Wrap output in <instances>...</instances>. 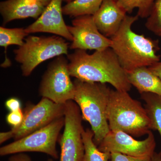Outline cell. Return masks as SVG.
<instances>
[{"mask_svg":"<svg viewBox=\"0 0 161 161\" xmlns=\"http://www.w3.org/2000/svg\"><path fill=\"white\" fill-rule=\"evenodd\" d=\"M64 124V116L60 117L25 137L1 147L0 155L4 156L20 153L40 152L57 159L59 155L57 143Z\"/></svg>","mask_w":161,"mask_h":161,"instance_id":"6","label":"cell"},{"mask_svg":"<svg viewBox=\"0 0 161 161\" xmlns=\"http://www.w3.org/2000/svg\"><path fill=\"white\" fill-rule=\"evenodd\" d=\"M141 98L145 102L152 130L158 131L161 138V95L147 92L141 94Z\"/></svg>","mask_w":161,"mask_h":161,"instance_id":"17","label":"cell"},{"mask_svg":"<svg viewBox=\"0 0 161 161\" xmlns=\"http://www.w3.org/2000/svg\"><path fill=\"white\" fill-rule=\"evenodd\" d=\"M109 161H151V157H135L119 153L113 152L111 153Z\"/></svg>","mask_w":161,"mask_h":161,"instance_id":"23","label":"cell"},{"mask_svg":"<svg viewBox=\"0 0 161 161\" xmlns=\"http://www.w3.org/2000/svg\"><path fill=\"white\" fill-rule=\"evenodd\" d=\"M70 77L68 58L64 55L56 57L42 76L39 87L40 95L61 104L74 100L75 87Z\"/></svg>","mask_w":161,"mask_h":161,"instance_id":"7","label":"cell"},{"mask_svg":"<svg viewBox=\"0 0 161 161\" xmlns=\"http://www.w3.org/2000/svg\"><path fill=\"white\" fill-rule=\"evenodd\" d=\"M13 133L11 130L6 132H2L0 133V144H2L10 139L13 138Z\"/></svg>","mask_w":161,"mask_h":161,"instance_id":"27","label":"cell"},{"mask_svg":"<svg viewBox=\"0 0 161 161\" xmlns=\"http://www.w3.org/2000/svg\"><path fill=\"white\" fill-rule=\"evenodd\" d=\"M104 0H73L62 8L63 14L71 17L94 15Z\"/></svg>","mask_w":161,"mask_h":161,"instance_id":"16","label":"cell"},{"mask_svg":"<svg viewBox=\"0 0 161 161\" xmlns=\"http://www.w3.org/2000/svg\"><path fill=\"white\" fill-rule=\"evenodd\" d=\"M67 58L71 77L85 82L109 83L118 91L129 92L132 88L126 72L111 47L92 54L76 49Z\"/></svg>","mask_w":161,"mask_h":161,"instance_id":"1","label":"cell"},{"mask_svg":"<svg viewBox=\"0 0 161 161\" xmlns=\"http://www.w3.org/2000/svg\"><path fill=\"white\" fill-rule=\"evenodd\" d=\"M128 80L140 94L154 93L161 95V80L149 69L148 67H142L126 72Z\"/></svg>","mask_w":161,"mask_h":161,"instance_id":"15","label":"cell"},{"mask_svg":"<svg viewBox=\"0 0 161 161\" xmlns=\"http://www.w3.org/2000/svg\"><path fill=\"white\" fill-rule=\"evenodd\" d=\"M65 124L63 134L59 137V161H82L85 150L82 132L83 119L80 108L74 101L65 103Z\"/></svg>","mask_w":161,"mask_h":161,"instance_id":"8","label":"cell"},{"mask_svg":"<svg viewBox=\"0 0 161 161\" xmlns=\"http://www.w3.org/2000/svg\"><path fill=\"white\" fill-rule=\"evenodd\" d=\"M8 161H32V160L27 154L24 153H20L12 154L9 158Z\"/></svg>","mask_w":161,"mask_h":161,"instance_id":"25","label":"cell"},{"mask_svg":"<svg viewBox=\"0 0 161 161\" xmlns=\"http://www.w3.org/2000/svg\"><path fill=\"white\" fill-rule=\"evenodd\" d=\"M127 15L111 40L110 47L116 55L126 72L142 67H150L160 61L157 54L160 50L158 41L136 33L132 26L139 19Z\"/></svg>","mask_w":161,"mask_h":161,"instance_id":"2","label":"cell"},{"mask_svg":"<svg viewBox=\"0 0 161 161\" xmlns=\"http://www.w3.org/2000/svg\"><path fill=\"white\" fill-rule=\"evenodd\" d=\"M107 117L111 131H122L138 137L147 135L152 130L145 108L128 92L112 90Z\"/></svg>","mask_w":161,"mask_h":161,"instance_id":"4","label":"cell"},{"mask_svg":"<svg viewBox=\"0 0 161 161\" xmlns=\"http://www.w3.org/2000/svg\"><path fill=\"white\" fill-rule=\"evenodd\" d=\"M28 35L25 28H8L3 26L0 27V46L4 47L6 54V60L2 64L3 67H8L11 64L10 60L6 57L7 47L12 45L22 46L25 38Z\"/></svg>","mask_w":161,"mask_h":161,"instance_id":"18","label":"cell"},{"mask_svg":"<svg viewBox=\"0 0 161 161\" xmlns=\"http://www.w3.org/2000/svg\"><path fill=\"white\" fill-rule=\"evenodd\" d=\"M82 136L85 150L82 161H109L111 153L98 149L93 141L94 133L92 129L84 130Z\"/></svg>","mask_w":161,"mask_h":161,"instance_id":"19","label":"cell"},{"mask_svg":"<svg viewBox=\"0 0 161 161\" xmlns=\"http://www.w3.org/2000/svg\"><path fill=\"white\" fill-rule=\"evenodd\" d=\"M24 118V112L22 109L14 112H10L6 116L7 123L12 126V129L19 126L23 122Z\"/></svg>","mask_w":161,"mask_h":161,"instance_id":"22","label":"cell"},{"mask_svg":"<svg viewBox=\"0 0 161 161\" xmlns=\"http://www.w3.org/2000/svg\"><path fill=\"white\" fill-rule=\"evenodd\" d=\"M69 43L59 36H28L24 43L14 50L15 60L21 64L22 75L28 77L43 61L61 55H68Z\"/></svg>","mask_w":161,"mask_h":161,"instance_id":"5","label":"cell"},{"mask_svg":"<svg viewBox=\"0 0 161 161\" xmlns=\"http://www.w3.org/2000/svg\"><path fill=\"white\" fill-rule=\"evenodd\" d=\"M72 1H73V0H64V1H65L67 3H69V2H71Z\"/></svg>","mask_w":161,"mask_h":161,"instance_id":"30","label":"cell"},{"mask_svg":"<svg viewBox=\"0 0 161 161\" xmlns=\"http://www.w3.org/2000/svg\"><path fill=\"white\" fill-rule=\"evenodd\" d=\"M46 6L40 0H6L0 3L3 25L12 21L32 18L37 19Z\"/></svg>","mask_w":161,"mask_h":161,"instance_id":"14","label":"cell"},{"mask_svg":"<svg viewBox=\"0 0 161 161\" xmlns=\"http://www.w3.org/2000/svg\"><path fill=\"white\" fill-rule=\"evenodd\" d=\"M74 101L80 108L82 119L94 132L93 141L98 147L110 131L107 110L111 91L107 84L88 82L76 79Z\"/></svg>","mask_w":161,"mask_h":161,"instance_id":"3","label":"cell"},{"mask_svg":"<svg viewBox=\"0 0 161 161\" xmlns=\"http://www.w3.org/2000/svg\"><path fill=\"white\" fill-rule=\"evenodd\" d=\"M149 69L161 80V61L148 67Z\"/></svg>","mask_w":161,"mask_h":161,"instance_id":"26","label":"cell"},{"mask_svg":"<svg viewBox=\"0 0 161 161\" xmlns=\"http://www.w3.org/2000/svg\"><path fill=\"white\" fill-rule=\"evenodd\" d=\"M40 1L44 6H47L49 4L52 0H40Z\"/></svg>","mask_w":161,"mask_h":161,"instance_id":"29","label":"cell"},{"mask_svg":"<svg viewBox=\"0 0 161 161\" xmlns=\"http://www.w3.org/2000/svg\"><path fill=\"white\" fill-rule=\"evenodd\" d=\"M147 135L144 140L138 141L125 132L110 130L98 147L103 152L119 153L135 157H152L155 152V138L151 131Z\"/></svg>","mask_w":161,"mask_h":161,"instance_id":"10","label":"cell"},{"mask_svg":"<svg viewBox=\"0 0 161 161\" xmlns=\"http://www.w3.org/2000/svg\"><path fill=\"white\" fill-rule=\"evenodd\" d=\"M5 106L10 112L21 109V102L17 98H11L7 99L5 103Z\"/></svg>","mask_w":161,"mask_h":161,"instance_id":"24","label":"cell"},{"mask_svg":"<svg viewBox=\"0 0 161 161\" xmlns=\"http://www.w3.org/2000/svg\"><path fill=\"white\" fill-rule=\"evenodd\" d=\"M127 14L115 0H104L93 17L99 31L110 38L118 31Z\"/></svg>","mask_w":161,"mask_h":161,"instance_id":"13","label":"cell"},{"mask_svg":"<svg viewBox=\"0 0 161 161\" xmlns=\"http://www.w3.org/2000/svg\"><path fill=\"white\" fill-rule=\"evenodd\" d=\"M64 0H52L43 13L33 23L25 28L28 34L38 32L49 33L73 41L63 17L62 2Z\"/></svg>","mask_w":161,"mask_h":161,"instance_id":"12","label":"cell"},{"mask_svg":"<svg viewBox=\"0 0 161 161\" xmlns=\"http://www.w3.org/2000/svg\"><path fill=\"white\" fill-rule=\"evenodd\" d=\"M47 161H53V159L49 158L48 160H47Z\"/></svg>","mask_w":161,"mask_h":161,"instance_id":"31","label":"cell"},{"mask_svg":"<svg viewBox=\"0 0 161 161\" xmlns=\"http://www.w3.org/2000/svg\"><path fill=\"white\" fill-rule=\"evenodd\" d=\"M151 161H161V151L159 153L154 152L151 157Z\"/></svg>","mask_w":161,"mask_h":161,"instance_id":"28","label":"cell"},{"mask_svg":"<svg viewBox=\"0 0 161 161\" xmlns=\"http://www.w3.org/2000/svg\"><path fill=\"white\" fill-rule=\"evenodd\" d=\"M68 29L73 36L69 45L72 50L101 51L110 47L111 40L99 31L93 15H84L75 18Z\"/></svg>","mask_w":161,"mask_h":161,"instance_id":"11","label":"cell"},{"mask_svg":"<svg viewBox=\"0 0 161 161\" xmlns=\"http://www.w3.org/2000/svg\"><path fill=\"white\" fill-rule=\"evenodd\" d=\"M65 103H55L42 97L36 104H29L24 112V118L21 125L12 129L14 141L29 135L46 126L56 119L64 116Z\"/></svg>","mask_w":161,"mask_h":161,"instance_id":"9","label":"cell"},{"mask_svg":"<svg viewBox=\"0 0 161 161\" xmlns=\"http://www.w3.org/2000/svg\"><path fill=\"white\" fill-rule=\"evenodd\" d=\"M127 13L137 9V15L139 18H147L150 14L156 0H115Z\"/></svg>","mask_w":161,"mask_h":161,"instance_id":"20","label":"cell"},{"mask_svg":"<svg viewBox=\"0 0 161 161\" xmlns=\"http://www.w3.org/2000/svg\"><path fill=\"white\" fill-rule=\"evenodd\" d=\"M145 26L156 36L161 37V0H156Z\"/></svg>","mask_w":161,"mask_h":161,"instance_id":"21","label":"cell"}]
</instances>
